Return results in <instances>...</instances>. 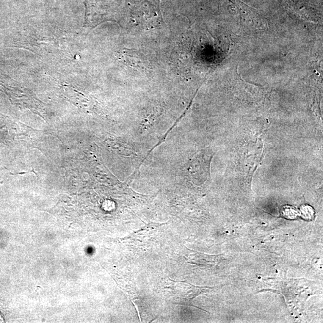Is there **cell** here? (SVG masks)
<instances>
[{
  "label": "cell",
  "instance_id": "obj_3",
  "mask_svg": "<svg viewBox=\"0 0 323 323\" xmlns=\"http://www.w3.org/2000/svg\"><path fill=\"white\" fill-rule=\"evenodd\" d=\"M210 154L202 152L197 154L190 162L189 173L190 177L196 180H206L210 176Z\"/></svg>",
  "mask_w": 323,
  "mask_h": 323
},
{
  "label": "cell",
  "instance_id": "obj_1",
  "mask_svg": "<svg viewBox=\"0 0 323 323\" xmlns=\"http://www.w3.org/2000/svg\"><path fill=\"white\" fill-rule=\"evenodd\" d=\"M131 16L134 23L146 30L156 29L164 24L160 0H144L132 8Z\"/></svg>",
  "mask_w": 323,
  "mask_h": 323
},
{
  "label": "cell",
  "instance_id": "obj_2",
  "mask_svg": "<svg viewBox=\"0 0 323 323\" xmlns=\"http://www.w3.org/2000/svg\"><path fill=\"white\" fill-rule=\"evenodd\" d=\"M117 56L118 59L127 67L135 69L143 73H150L152 70L150 62L145 55L136 50L123 49L118 52Z\"/></svg>",
  "mask_w": 323,
  "mask_h": 323
}]
</instances>
